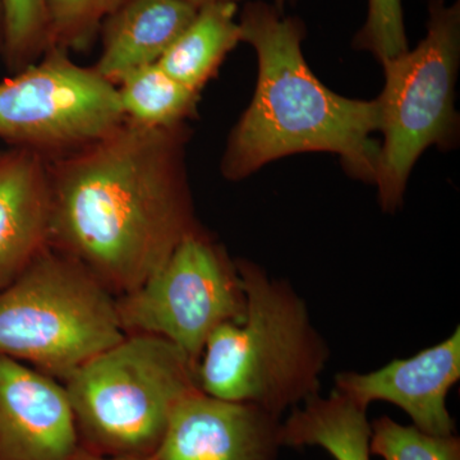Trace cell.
Instances as JSON below:
<instances>
[{
    "label": "cell",
    "mask_w": 460,
    "mask_h": 460,
    "mask_svg": "<svg viewBox=\"0 0 460 460\" xmlns=\"http://www.w3.org/2000/svg\"><path fill=\"white\" fill-rule=\"evenodd\" d=\"M187 140L186 124L148 128L124 120L89 146L47 160L49 246L115 296L140 287L199 228Z\"/></svg>",
    "instance_id": "1"
},
{
    "label": "cell",
    "mask_w": 460,
    "mask_h": 460,
    "mask_svg": "<svg viewBox=\"0 0 460 460\" xmlns=\"http://www.w3.org/2000/svg\"><path fill=\"white\" fill-rule=\"evenodd\" d=\"M241 41L256 50L259 78L250 107L229 136L222 172L230 181L287 155L325 151L354 177L375 181L380 145L377 100L343 98L311 71L302 53L304 22L274 5L250 2L238 22Z\"/></svg>",
    "instance_id": "2"
},
{
    "label": "cell",
    "mask_w": 460,
    "mask_h": 460,
    "mask_svg": "<svg viewBox=\"0 0 460 460\" xmlns=\"http://www.w3.org/2000/svg\"><path fill=\"white\" fill-rule=\"evenodd\" d=\"M235 265L246 311L243 319L220 323L208 335L198 363L199 387L280 417L319 394L328 345L292 287L247 260Z\"/></svg>",
    "instance_id": "3"
},
{
    "label": "cell",
    "mask_w": 460,
    "mask_h": 460,
    "mask_svg": "<svg viewBox=\"0 0 460 460\" xmlns=\"http://www.w3.org/2000/svg\"><path fill=\"white\" fill-rule=\"evenodd\" d=\"M83 449L153 458L175 408L199 390L198 365L150 334L126 335L65 381Z\"/></svg>",
    "instance_id": "4"
},
{
    "label": "cell",
    "mask_w": 460,
    "mask_h": 460,
    "mask_svg": "<svg viewBox=\"0 0 460 460\" xmlns=\"http://www.w3.org/2000/svg\"><path fill=\"white\" fill-rule=\"evenodd\" d=\"M124 337L117 296L50 246L0 290V356L56 380Z\"/></svg>",
    "instance_id": "5"
},
{
    "label": "cell",
    "mask_w": 460,
    "mask_h": 460,
    "mask_svg": "<svg viewBox=\"0 0 460 460\" xmlns=\"http://www.w3.org/2000/svg\"><path fill=\"white\" fill-rule=\"evenodd\" d=\"M428 35L414 50L384 60L385 84L377 99L380 146L374 183L381 208L395 213L411 168L431 145L447 146L456 136L454 109L460 56L459 0H429Z\"/></svg>",
    "instance_id": "6"
},
{
    "label": "cell",
    "mask_w": 460,
    "mask_h": 460,
    "mask_svg": "<svg viewBox=\"0 0 460 460\" xmlns=\"http://www.w3.org/2000/svg\"><path fill=\"white\" fill-rule=\"evenodd\" d=\"M124 120L117 87L62 48L0 83V138L47 160L89 146Z\"/></svg>",
    "instance_id": "7"
},
{
    "label": "cell",
    "mask_w": 460,
    "mask_h": 460,
    "mask_svg": "<svg viewBox=\"0 0 460 460\" xmlns=\"http://www.w3.org/2000/svg\"><path fill=\"white\" fill-rule=\"evenodd\" d=\"M117 310L124 334L164 338L198 365L208 335L243 319L246 296L235 262L196 228L146 281L117 296Z\"/></svg>",
    "instance_id": "8"
},
{
    "label": "cell",
    "mask_w": 460,
    "mask_h": 460,
    "mask_svg": "<svg viewBox=\"0 0 460 460\" xmlns=\"http://www.w3.org/2000/svg\"><path fill=\"white\" fill-rule=\"evenodd\" d=\"M280 417L201 390L175 408L154 460H277Z\"/></svg>",
    "instance_id": "9"
},
{
    "label": "cell",
    "mask_w": 460,
    "mask_h": 460,
    "mask_svg": "<svg viewBox=\"0 0 460 460\" xmlns=\"http://www.w3.org/2000/svg\"><path fill=\"white\" fill-rule=\"evenodd\" d=\"M80 447L66 387L0 356V460H72Z\"/></svg>",
    "instance_id": "10"
},
{
    "label": "cell",
    "mask_w": 460,
    "mask_h": 460,
    "mask_svg": "<svg viewBox=\"0 0 460 460\" xmlns=\"http://www.w3.org/2000/svg\"><path fill=\"white\" fill-rule=\"evenodd\" d=\"M459 380L460 329L456 328L447 341L410 358L393 359L368 374L341 372L335 378V389L365 408L374 402H392L420 431L447 436L456 434L447 394Z\"/></svg>",
    "instance_id": "11"
},
{
    "label": "cell",
    "mask_w": 460,
    "mask_h": 460,
    "mask_svg": "<svg viewBox=\"0 0 460 460\" xmlns=\"http://www.w3.org/2000/svg\"><path fill=\"white\" fill-rule=\"evenodd\" d=\"M50 189L45 157L26 148L0 153V290L49 246Z\"/></svg>",
    "instance_id": "12"
},
{
    "label": "cell",
    "mask_w": 460,
    "mask_h": 460,
    "mask_svg": "<svg viewBox=\"0 0 460 460\" xmlns=\"http://www.w3.org/2000/svg\"><path fill=\"white\" fill-rule=\"evenodd\" d=\"M198 11L183 0H126L100 27L102 53L93 69L117 86L129 72L156 63Z\"/></svg>",
    "instance_id": "13"
},
{
    "label": "cell",
    "mask_w": 460,
    "mask_h": 460,
    "mask_svg": "<svg viewBox=\"0 0 460 460\" xmlns=\"http://www.w3.org/2000/svg\"><path fill=\"white\" fill-rule=\"evenodd\" d=\"M370 438L367 408L335 387L296 405L280 426L283 447H319L334 460H371Z\"/></svg>",
    "instance_id": "14"
},
{
    "label": "cell",
    "mask_w": 460,
    "mask_h": 460,
    "mask_svg": "<svg viewBox=\"0 0 460 460\" xmlns=\"http://www.w3.org/2000/svg\"><path fill=\"white\" fill-rule=\"evenodd\" d=\"M237 12V3H217L199 9L157 65L184 86L201 93L228 53L241 42Z\"/></svg>",
    "instance_id": "15"
},
{
    "label": "cell",
    "mask_w": 460,
    "mask_h": 460,
    "mask_svg": "<svg viewBox=\"0 0 460 460\" xmlns=\"http://www.w3.org/2000/svg\"><path fill=\"white\" fill-rule=\"evenodd\" d=\"M115 87L124 118L138 126L172 128L198 111L199 93L166 74L157 62L129 72Z\"/></svg>",
    "instance_id": "16"
},
{
    "label": "cell",
    "mask_w": 460,
    "mask_h": 460,
    "mask_svg": "<svg viewBox=\"0 0 460 460\" xmlns=\"http://www.w3.org/2000/svg\"><path fill=\"white\" fill-rule=\"evenodd\" d=\"M4 42L2 56L9 68L21 71L50 48L48 0H3Z\"/></svg>",
    "instance_id": "17"
},
{
    "label": "cell",
    "mask_w": 460,
    "mask_h": 460,
    "mask_svg": "<svg viewBox=\"0 0 460 460\" xmlns=\"http://www.w3.org/2000/svg\"><path fill=\"white\" fill-rule=\"evenodd\" d=\"M371 456L383 460H460L456 434L436 436L381 416L371 422Z\"/></svg>",
    "instance_id": "18"
},
{
    "label": "cell",
    "mask_w": 460,
    "mask_h": 460,
    "mask_svg": "<svg viewBox=\"0 0 460 460\" xmlns=\"http://www.w3.org/2000/svg\"><path fill=\"white\" fill-rule=\"evenodd\" d=\"M126 0H48L50 47L90 49L109 14Z\"/></svg>",
    "instance_id": "19"
},
{
    "label": "cell",
    "mask_w": 460,
    "mask_h": 460,
    "mask_svg": "<svg viewBox=\"0 0 460 460\" xmlns=\"http://www.w3.org/2000/svg\"><path fill=\"white\" fill-rule=\"evenodd\" d=\"M357 49L370 51L378 62L408 50L402 0H368L365 25L354 38Z\"/></svg>",
    "instance_id": "20"
},
{
    "label": "cell",
    "mask_w": 460,
    "mask_h": 460,
    "mask_svg": "<svg viewBox=\"0 0 460 460\" xmlns=\"http://www.w3.org/2000/svg\"><path fill=\"white\" fill-rule=\"evenodd\" d=\"M72 460H154V458H142V456H104L87 452L80 447Z\"/></svg>",
    "instance_id": "21"
},
{
    "label": "cell",
    "mask_w": 460,
    "mask_h": 460,
    "mask_svg": "<svg viewBox=\"0 0 460 460\" xmlns=\"http://www.w3.org/2000/svg\"><path fill=\"white\" fill-rule=\"evenodd\" d=\"M183 2L196 9H201L208 5L217 4V3H237L238 4L239 0H183Z\"/></svg>",
    "instance_id": "22"
},
{
    "label": "cell",
    "mask_w": 460,
    "mask_h": 460,
    "mask_svg": "<svg viewBox=\"0 0 460 460\" xmlns=\"http://www.w3.org/2000/svg\"><path fill=\"white\" fill-rule=\"evenodd\" d=\"M3 42H4V12H3V0H0V54L3 50Z\"/></svg>",
    "instance_id": "23"
},
{
    "label": "cell",
    "mask_w": 460,
    "mask_h": 460,
    "mask_svg": "<svg viewBox=\"0 0 460 460\" xmlns=\"http://www.w3.org/2000/svg\"><path fill=\"white\" fill-rule=\"evenodd\" d=\"M292 0H275L274 7L278 12L283 13L284 7H286L287 3H290Z\"/></svg>",
    "instance_id": "24"
},
{
    "label": "cell",
    "mask_w": 460,
    "mask_h": 460,
    "mask_svg": "<svg viewBox=\"0 0 460 460\" xmlns=\"http://www.w3.org/2000/svg\"><path fill=\"white\" fill-rule=\"evenodd\" d=\"M0 153H2V151H0Z\"/></svg>",
    "instance_id": "25"
}]
</instances>
